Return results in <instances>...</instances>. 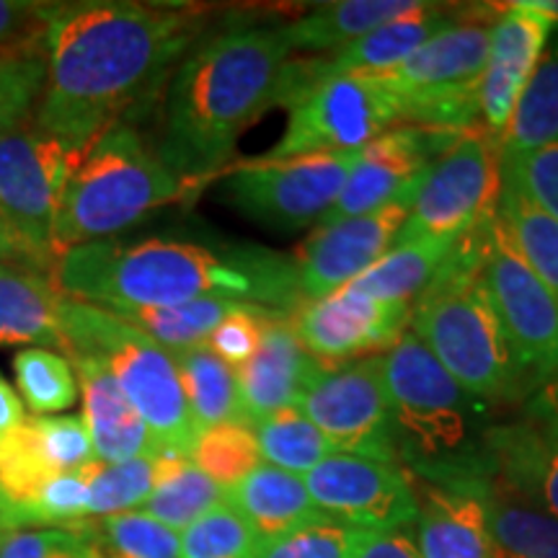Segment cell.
<instances>
[{"label":"cell","mask_w":558,"mask_h":558,"mask_svg":"<svg viewBox=\"0 0 558 558\" xmlns=\"http://www.w3.org/2000/svg\"><path fill=\"white\" fill-rule=\"evenodd\" d=\"M207 9L190 3H47L45 86L32 120L70 153L150 101L202 39Z\"/></svg>","instance_id":"obj_1"},{"label":"cell","mask_w":558,"mask_h":558,"mask_svg":"<svg viewBox=\"0 0 558 558\" xmlns=\"http://www.w3.org/2000/svg\"><path fill=\"white\" fill-rule=\"evenodd\" d=\"M52 284L65 298L104 311L220 298L292 318L303 305L295 259L256 243L173 239L83 243L60 256L52 267Z\"/></svg>","instance_id":"obj_2"},{"label":"cell","mask_w":558,"mask_h":558,"mask_svg":"<svg viewBox=\"0 0 558 558\" xmlns=\"http://www.w3.org/2000/svg\"><path fill=\"white\" fill-rule=\"evenodd\" d=\"M290 58L282 26H230L199 39L166 88L158 158L192 186L226 169L243 132L275 107Z\"/></svg>","instance_id":"obj_3"},{"label":"cell","mask_w":558,"mask_h":558,"mask_svg":"<svg viewBox=\"0 0 558 558\" xmlns=\"http://www.w3.org/2000/svg\"><path fill=\"white\" fill-rule=\"evenodd\" d=\"M492 226L460 235L427 290L411 303L409 331L422 339L460 388L486 403H501L525 399L533 390L484 284Z\"/></svg>","instance_id":"obj_4"},{"label":"cell","mask_w":558,"mask_h":558,"mask_svg":"<svg viewBox=\"0 0 558 558\" xmlns=\"http://www.w3.org/2000/svg\"><path fill=\"white\" fill-rule=\"evenodd\" d=\"M383 383L401 469L437 481L484 463L488 403L460 388L414 331L383 354Z\"/></svg>","instance_id":"obj_5"},{"label":"cell","mask_w":558,"mask_h":558,"mask_svg":"<svg viewBox=\"0 0 558 558\" xmlns=\"http://www.w3.org/2000/svg\"><path fill=\"white\" fill-rule=\"evenodd\" d=\"M190 192V181L179 179L130 122L111 124L83 150L62 192L58 259L68 248L114 239Z\"/></svg>","instance_id":"obj_6"},{"label":"cell","mask_w":558,"mask_h":558,"mask_svg":"<svg viewBox=\"0 0 558 558\" xmlns=\"http://www.w3.org/2000/svg\"><path fill=\"white\" fill-rule=\"evenodd\" d=\"M62 352L96 360L128 396L160 452L190 458L199 429L194 427L177 362L169 349L99 305L62 295Z\"/></svg>","instance_id":"obj_7"},{"label":"cell","mask_w":558,"mask_h":558,"mask_svg":"<svg viewBox=\"0 0 558 558\" xmlns=\"http://www.w3.org/2000/svg\"><path fill=\"white\" fill-rule=\"evenodd\" d=\"M501 3L469 5L456 26L424 41L383 78L401 104V124L471 130L481 124V78Z\"/></svg>","instance_id":"obj_8"},{"label":"cell","mask_w":558,"mask_h":558,"mask_svg":"<svg viewBox=\"0 0 558 558\" xmlns=\"http://www.w3.org/2000/svg\"><path fill=\"white\" fill-rule=\"evenodd\" d=\"M505 190L501 140L478 128L463 130L439 156L411 205L399 239H460L494 222Z\"/></svg>","instance_id":"obj_9"},{"label":"cell","mask_w":558,"mask_h":558,"mask_svg":"<svg viewBox=\"0 0 558 558\" xmlns=\"http://www.w3.org/2000/svg\"><path fill=\"white\" fill-rule=\"evenodd\" d=\"M81 156L41 132L32 117L0 137V218L32 269L52 271L58 264L54 220Z\"/></svg>","instance_id":"obj_10"},{"label":"cell","mask_w":558,"mask_h":558,"mask_svg":"<svg viewBox=\"0 0 558 558\" xmlns=\"http://www.w3.org/2000/svg\"><path fill=\"white\" fill-rule=\"evenodd\" d=\"M282 140L262 158L357 153L401 124V104L383 75H337L288 109Z\"/></svg>","instance_id":"obj_11"},{"label":"cell","mask_w":558,"mask_h":558,"mask_svg":"<svg viewBox=\"0 0 558 558\" xmlns=\"http://www.w3.org/2000/svg\"><path fill=\"white\" fill-rule=\"evenodd\" d=\"M357 153L243 160L226 173L222 199L267 228L318 226L344 190Z\"/></svg>","instance_id":"obj_12"},{"label":"cell","mask_w":558,"mask_h":558,"mask_svg":"<svg viewBox=\"0 0 558 558\" xmlns=\"http://www.w3.org/2000/svg\"><path fill=\"white\" fill-rule=\"evenodd\" d=\"M298 409L329 439L333 452L399 463L383 383V354L320 365L300 396Z\"/></svg>","instance_id":"obj_13"},{"label":"cell","mask_w":558,"mask_h":558,"mask_svg":"<svg viewBox=\"0 0 558 558\" xmlns=\"http://www.w3.org/2000/svg\"><path fill=\"white\" fill-rule=\"evenodd\" d=\"M484 284L530 390L558 369V303L535 277L499 215L488 233Z\"/></svg>","instance_id":"obj_14"},{"label":"cell","mask_w":558,"mask_h":558,"mask_svg":"<svg viewBox=\"0 0 558 558\" xmlns=\"http://www.w3.org/2000/svg\"><path fill=\"white\" fill-rule=\"evenodd\" d=\"M324 518L362 533L407 530L416 520V494L407 469L333 452L303 476Z\"/></svg>","instance_id":"obj_15"},{"label":"cell","mask_w":558,"mask_h":558,"mask_svg":"<svg viewBox=\"0 0 558 558\" xmlns=\"http://www.w3.org/2000/svg\"><path fill=\"white\" fill-rule=\"evenodd\" d=\"M414 197L416 194H407L367 215L313 228L292 256L303 305L349 288L378 264L399 239Z\"/></svg>","instance_id":"obj_16"},{"label":"cell","mask_w":558,"mask_h":558,"mask_svg":"<svg viewBox=\"0 0 558 558\" xmlns=\"http://www.w3.org/2000/svg\"><path fill=\"white\" fill-rule=\"evenodd\" d=\"M460 132L396 124L357 153L344 190L324 215L326 222L367 215L390 202L416 194L429 166L456 143ZM316 228V226H313Z\"/></svg>","instance_id":"obj_17"},{"label":"cell","mask_w":558,"mask_h":558,"mask_svg":"<svg viewBox=\"0 0 558 558\" xmlns=\"http://www.w3.org/2000/svg\"><path fill=\"white\" fill-rule=\"evenodd\" d=\"M409 305H390L344 288L333 295L300 305L292 316L300 344L316 362H337L386 354L409 329Z\"/></svg>","instance_id":"obj_18"},{"label":"cell","mask_w":558,"mask_h":558,"mask_svg":"<svg viewBox=\"0 0 558 558\" xmlns=\"http://www.w3.org/2000/svg\"><path fill=\"white\" fill-rule=\"evenodd\" d=\"M556 26L558 19L543 9V0L501 3L481 78V124L499 140Z\"/></svg>","instance_id":"obj_19"},{"label":"cell","mask_w":558,"mask_h":558,"mask_svg":"<svg viewBox=\"0 0 558 558\" xmlns=\"http://www.w3.org/2000/svg\"><path fill=\"white\" fill-rule=\"evenodd\" d=\"M435 484L463 486L481 501L497 558H558V520L501 478L486 458L478 469Z\"/></svg>","instance_id":"obj_20"},{"label":"cell","mask_w":558,"mask_h":558,"mask_svg":"<svg viewBox=\"0 0 558 558\" xmlns=\"http://www.w3.org/2000/svg\"><path fill=\"white\" fill-rule=\"evenodd\" d=\"M318 365L320 362L300 344L290 318L269 320L254 357L235 369L248 424L262 422L277 411L295 409Z\"/></svg>","instance_id":"obj_21"},{"label":"cell","mask_w":558,"mask_h":558,"mask_svg":"<svg viewBox=\"0 0 558 558\" xmlns=\"http://www.w3.org/2000/svg\"><path fill=\"white\" fill-rule=\"evenodd\" d=\"M75 380L83 393V422L99 463H122L132 458L163 456L145 427L143 416L132 407L111 373L96 360L83 354H68Z\"/></svg>","instance_id":"obj_22"},{"label":"cell","mask_w":558,"mask_h":558,"mask_svg":"<svg viewBox=\"0 0 558 558\" xmlns=\"http://www.w3.org/2000/svg\"><path fill=\"white\" fill-rule=\"evenodd\" d=\"M411 484L416 494V520L411 533L424 558H497L488 538L484 507L469 488L435 484L418 476H411Z\"/></svg>","instance_id":"obj_23"},{"label":"cell","mask_w":558,"mask_h":558,"mask_svg":"<svg viewBox=\"0 0 558 558\" xmlns=\"http://www.w3.org/2000/svg\"><path fill=\"white\" fill-rule=\"evenodd\" d=\"M486 463L543 512L558 520V432L538 418L492 424Z\"/></svg>","instance_id":"obj_24"},{"label":"cell","mask_w":558,"mask_h":558,"mask_svg":"<svg viewBox=\"0 0 558 558\" xmlns=\"http://www.w3.org/2000/svg\"><path fill=\"white\" fill-rule=\"evenodd\" d=\"M226 505L241 514L262 543L324 520L313 505L303 476L259 463L241 481L226 488Z\"/></svg>","instance_id":"obj_25"},{"label":"cell","mask_w":558,"mask_h":558,"mask_svg":"<svg viewBox=\"0 0 558 558\" xmlns=\"http://www.w3.org/2000/svg\"><path fill=\"white\" fill-rule=\"evenodd\" d=\"M62 292L37 269L0 262V347L62 349Z\"/></svg>","instance_id":"obj_26"},{"label":"cell","mask_w":558,"mask_h":558,"mask_svg":"<svg viewBox=\"0 0 558 558\" xmlns=\"http://www.w3.org/2000/svg\"><path fill=\"white\" fill-rule=\"evenodd\" d=\"M422 5L424 0H337L316 5L284 24L282 32L292 52L326 54Z\"/></svg>","instance_id":"obj_27"},{"label":"cell","mask_w":558,"mask_h":558,"mask_svg":"<svg viewBox=\"0 0 558 558\" xmlns=\"http://www.w3.org/2000/svg\"><path fill=\"white\" fill-rule=\"evenodd\" d=\"M458 239H411L396 241L378 264H373L354 288L362 295L390 305H409L427 290V284L448 259Z\"/></svg>","instance_id":"obj_28"},{"label":"cell","mask_w":558,"mask_h":558,"mask_svg":"<svg viewBox=\"0 0 558 558\" xmlns=\"http://www.w3.org/2000/svg\"><path fill=\"white\" fill-rule=\"evenodd\" d=\"M558 140V26L550 34L538 65L530 75L525 90L520 94L512 111L501 153L505 160H514L527 153L546 148Z\"/></svg>","instance_id":"obj_29"},{"label":"cell","mask_w":558,"mask_h":558,"mask_svg":"<svg viewBox=\"0 0 558 558\" xmlns=\"http://www.w3.org/2000/svg\"><path fill=\"white\" fill-rule=\"evenodd\" d=\"M173 362H177L194 427L202 432L230 422L248 424L246 414H243L235 369L228 362H222L213 349L202 344L184 349V352H173Z\"/></svg>","instance_id":"obj_30"},{"label":"cell","mask_w":558,"mask_h":558,"mask_svg":"<svg viewBox=\"0 0 558 558\" xmlns=\"http://www.w3.org/2000/svg\"><path fill=\"white\" fill-rule=\"evenodd\" d=\"M220 505H226V488L215 484L190 458L163 452L158 456L156 486L140 512L150 514L153 520L163 522L177 533H184Z\"/></svg>","instance_id":"obj_31"},{"label":"cell","mask_w":558,"mask_h":558,"mask_svg":"<svg viewBox=\"0 0 558 558\" xmlns=\"http://www.w3.org/2000/svg\"><path fill=\"white\" fill-rule=\"evenodd\" d=\"M246 308H259V305L239 303V300H220L205 298L192 300V303L179 305H160V308H120L111 311L128 320L150 337L169 352H184V349L207 344L213 331L218 329L222 320H228L235 313Z\"/></svg>","instance_id":"obj_32"},{"label":"cell","mask_w":558,"mask_h":558,"mask_svg":"<svg viewBox=\"0 0 558 558\" xmlns=\"http://www.w3.org/2000/svg\"><path fill=\"white\" fill-rule=\"evenodd\" d=\"M497 215L514 248L558 303V220L535 205L507 171Z\"/></svg>","instance_id":"obj_33"},{"label":"cell","mask_w":558,"mask_h":558,"mask_svg":"<svg viewBox=\"0 0 558 558\" xmlns=\"http://www.w3.org/2000/svg\"><path fill=\"white\" fill-rule=\"evenodd\" d=\"M259 445L262 463L275 465L279 471L305 476V473L333 456L329 439L320 435L316 424L298 407L277 411L262 422L251 424Z\"/></svg>","instance_id":"obj_34"},{"label":"cell","mask_w":558,"mask_h":558,"mask_svg":"<svg viewBox=\"0 0 558 558\" xmlns=\"http://www.w3.org/2000/svg\"><path fill=\"white\" fill-rule=\"evenodd\" d=\"M21 399L32 409L34 416H52L78 401V380L73 365L62 354L50 349L29 347L13 357Z\"/></svg>","instance_id":"obj_35"},{"label":"cell","mask_w":558,"mask_h":558,"mask_svg":"<svg viewBox=\"0 0 558 558\" xmlns=\"http://www.w3.org/2000/svg\"><path fill=\"white\" fill-rule=\"evenodd\" d=\"M88 481L90 518L137 512L156 486L158 456L132 458L122 463H90L83 469Z\"/></svg>","instance_id":"obj_36"},{"label":"cell","mask_w":558,"mask_h":558,"mask_svg":"<svg viewBox=\"0 0 558 558\" xmlns=\"http://www.w3.org/2000/svg\"><path fill=\"white\" fill-rule=\"evenodd\" d=\"M90 533L107 558H181L177 530L145 512H122L88 518Z\"/></svg>","instance_id":"obj_37"},{"label":"cell","mask_w":558,"mask_h":558,"mask_svg":"<svg viewBox=\"0 0 558 558\" xmlns=\"http://www.w3.org/2000/svg\"><path fill=\"white\" fill-rule=\"evenodd\" d=\"M190 460L215 484L222 488L233 486L262 463L254 427L246 422H230L202 429L194 439Z\"/></svg>","instance_id":"obj_38"},{"label":"cell","mask_w":558,"mask_h":558,"mask_svg":"<svg viewBox=\"0 0 558 558\" xmlns=\"http://www.w3.org/2000/svg\"><path fill=\"white\" fill-rule=\"evenodd\" d=\"M52 476H58L41 456L29 418L16 429L0 435V494L13 512L26 507ZM16 530V527H13Z\"/></svg>","instance_id":"obj_39"},{"label":"cell","mask_w":558,"mask_h":558,"mask_svg":"<svg viewBox=\"0 0 558 558\" xmlns=\"http://www.w3.org/2000/svg\"><path fill=\"white\" fill-rule=\"evenodd\" d=\"M45 45L0 52V137L29 120L45 86Z\"/></svg>","instance_id":"obj_40"},{"label":"cell","mask_w":558,"mask_h":558,"mask_svg":"<svg viewBox=\"0 0 558 558\" xmlns=\"http://www.w3.org/2000/svg\"><path fill=\"white\" fill-rule=\"evenodd\" d=\"M181 558H259L262 541L230 505L215 507L179 533Z\"/></svg>","instance_id":"obj_41"},{"label":"cell","mask_w":558,"mask_h":558,"mask_svg":"<svg viewBox=\"0 0 558 558\" xmlns=\"http://www.w3.org/2000/svg\"><path fill=\"white\" fill-rule=\"evenodd\" d=\"M90 518L86 473H58L29 505L13 512V527H58Z\"/></svg>","instance_id":"obj_42"},{"label":"cell","mask_w":558,"mask_h":558,"mask_svg":"<svg viewBox=\"0 0 558 558\" xmlns=\"http://www.w3.org/2000/svg\"><path fill=\"white\" fill-rule=\"evenodd\" d=\"M0 558H107L88 520L58 527H16L0 535Z\"/></svg>","instance_id":"obj_43"},{"label":"cell","mask_w":558,"mask_h":558,"mask_svg":"<svg viewBox=\"0 0 558 558\" xmlns=\"http://www.w3.org/2000/svg\"><path fill=\"white\" fill-rule=\"evenodd\" d=\"M365 535L324 518L262 543L259 558H354Z\"/></svg>","instance_id":"obj_44"},{"label":"cell","mask_w":558,"mask_h":558,"mask_svg":"<svg viewBox=\"0 0 558 558\" xmlns=\"http://www.w3.org/2000/svg\"><path fill=\"white\" fill-rule=\"evenodd\" d=\"M29 424L37 435L41 456L54 473H75L96 463L94 442L83 416H32Z\"/></svg>","instance_id":"obj_45"},{"label":"cell","mask_w":558,"mask_h":558,"mask_svg":"<svg viewBox=\"0 0 558 558\" xmlns=\"http://www.w3.org/2000/svg\"><path fill=\"white\" fill-rule=\"evenodd\" d=\"M275 318L288 316H279V313H271L267 308H246L235 313V316L222 320L218 329L213 331V337L207 339V347L213 349L222 362H228L230 367L239 369L254 357L256 347H259L262 341L264 326Z\"/></svg>","instance_id":"obj_46"},{"label":"cell","mask_w":558,"mask_h":558,"mask_svg":"<svg viewBox=\"0 0 558 558\" xmlns=\"http://www.w3.org/2000/svg\"><path fill=\"white\" fill-rule=\"evenodd\" d=\"M505 171L535 205L558 220V140L527 156L505 160Z\"/></svg>","instance_id":"obj_47"},{"label":"cell","mask_w":558,"mask_h":558,"mask_svg":"<svg viewBox=\"0 0 558 558\" xmlns=\"http://www.w3.org/2000/svg\"><path fill=\"white\" fill-rule=\"evenodd\" d=\"M47 3L0 0V52L39 45L45 34Z\"/></svg>","instance_id":"obj_48"},{"label":"cell","mask_w":558,"mask_h":558,"mask_svg":"<svg viewBox=\"0 0 558 558\" xmlns=\"http://www.w3.org/2000/svg\"><path fill=\"white\" fill-rule=\"evenodd\" d=\"M354 558H424L418 550L414 533L390 530V533H367Z\"/></svg>","instance_id":"obj_49"},{"label":"cell","mask_w":558,"mask_h":558,"mask_svg":"<svg viewBox=\"0 0 558 558\" xmlns=\"http://www.w3.org/2000/svg\"><path fill=\"white\" fill-rule=\"evenodd\" d=\"M525 416L538 418V422L548 424L550 429L558 432V369L530 393L525 403Z\"/></svg>","instance_id":"obj_50"},{"label":"cell","mask_w":558,"mask_h":558,"mask_svg":"<svg viewBox=\"0 0 558 558\" xmlns=\"http://www.w3.org/2000/svg\"><path fill=\"white\" fill-rule=\"evenodd\" d=\"M26 422L24 403H21L19 393L11 388V383L0 375V435L21 427Z\"/></svg>","instance_id":"obj_51"},{"label":"cell","mask_w":558,"mask_h":558,"mask_svg":"<svg viewBox=\"0 0 558 558\" xmlns=\"http://www.w3.org/2000/svg\"><path fill=\"white\" fill-rule=\"evenodd\" d=\"M0 262H13V264H24V267H29V262H26L24 251H21L19 241L13 239V233L5 226L3 218H0Z\"/></svg>","instance_id":"obj_52"},{"label":"cell","mask_w":558,"mask_h":558,"mask_svg":"<svg viewBox=\"0 0 558 558\" xmlns=\"http://www.w3.org/2000/svg\"><path fill=\"white\" fill-rule=\"evenodd\" d=\"M9 530H13V520H11V507L9 501L3 499V494H0V535L9 533Z\"/></svg>","instance_id":"obj_53"}]
</instances>
